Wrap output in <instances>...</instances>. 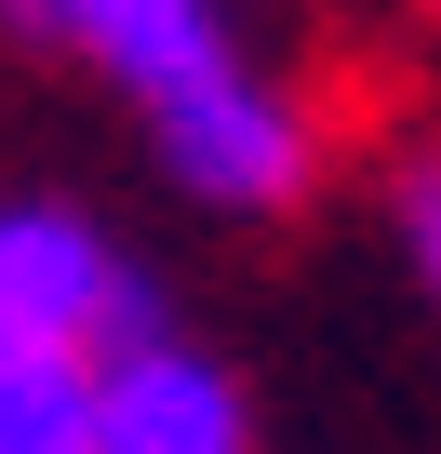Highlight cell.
Returning a JSON list of instances; mask_svg holds the SVG:
<instances>
[{
  "label": "cell",
  "instance_id": "cell-1",
  "mask_svg": "<svg viewBox=\"0 0 441 454\" xmlns=\"http://www.w3.org/2000/svg\"><path fill=\"white\" fill-rule=\"evenodd\" d=\"M14 14L134 107V134L174 174V200H201V214H295L321 187V121L228 27V0H14Z\"/></svg>",
  "mask_w": 441,
  "mask_h": 454
},
{
  "label": "cell",
  "instance_id": "cell-2",
  "mask_svg": "<svg viewBox=\"0 0 441 454\" xmlns=\"http://www.w3.org/2000/svg\"><path fill=\"white\" fill-rule=\"evenodd\" d=\"M161 334V281L81 200H0V361H107Z\"/></svg>",
  "mask_w": 441,
  "mask_h": 454
},
{
  "label": "cell",
  "instance_id": "cell-3",
  "mask_svg": "<svg viewBox=\"0 0 441 454\" xmlns=\"http://www.w3.org/2000/svg\"><path fill=\"white\" fill-rule=\"evenodd\" d=\"M94 454H255V387L161 321L94 361Z\"/></svg>",
  "mask_w": 441,
  "mask_h": 454
},
{
  "label": "cell",
  "instance_id": "cell-4",
  "mask_svg": "<svg viewBox=\"0 0 441 454\" xmlns=\"http://www.w3.org/2000/svg\"><path fill=\"white\" fill-rule=\"evenodd\" d=\"M0 454H94V361H0Z\"/></svg>",
  "mask_w": 441,
  "mask_h": 454
},
{
  "label": "cell",
  "instance_id": "cell-5",
  "mask_svg": "<svg viewBox=\"0 0 441 454\" xmlns=\"http://www.w3.org/2000/svg\"><path fill=\"white\" fill-rule=\"evenodd\" d=\"M388 227H401V268H414V294L441 308V147H414V160H401V187H388Z\"/></svg>",
  "mask_w": 441,
  "mask_h": 454
},
{
  "label": "cell",
  "instance_id": "cell-6",
  "mask_svg": "<svg viewBox=\"0 0 441 454\" xmlns=\"http://www.w3.org/2000/svg\"><path fill=\"white\" fill-rule=\"evenodd\" d=\"M0 14H14V0H0Z\"/></svg>",
  "mask_w": 441,
  "mask_h": 454
}]
</instances>
